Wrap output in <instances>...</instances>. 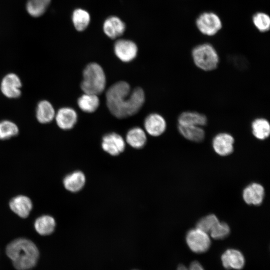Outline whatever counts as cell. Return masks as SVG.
I'll list each match as a JSON object with an SVG mask.
<instances>
[{
	"label": "cell",
	"mask_w": 270,
	"mask_h": 270,
	"mask_svg": "<svg viewBox=\"0 0 270 270\" xmlns=\"http://www.w3.org/2000/svg\"><path fill=\"white\" fill-rule=\"evenodd\" d=\"M264 196V187L258 183L248 186L243 190L242 197L248 204L258 206L262 202Z\"/></svg>",
	"instance_id": "obj_16"
},
{
	"label": "cell",
	"mask_w": 270,
	"mask_h": 270,
	"mask_svg": "<svg viewBox=\"0 0 270 270\" xmlns=\"http://www.w3.org/2000/svg\"><path fill=\"white\" fill-rule=\"evenodd\" d=\"M198 32L207 36H214L222 28V22L220 16L212 11L200 13L195 21Z\"/></svg>",
	"instance_id": "obj_5"
},
{
	"label": "cell",
	"mask_w": 270,
	"mask_h": 270,
	"mask_svg": "<svg viewBox=\"0 0 270 270\" xmlns=\"http://www.w3.org/2000/svg\"><path fill=\"white\" fill-rule=\"evenodd\" d=\"M56 222L54 218L48 215L38 217L34 222V228L40 235L46 236L52 234L55 228Z\"/></svg>",
	"instance_id": "obj_25"
},
{
	"label": "cell",
	"mask_w": 270,
	"mask_h": 270,
	"mask_svg": "<svg viewBox=\"0 0 270 270\" xmlns=\"http://www.w3.org/2000/svg\"><path fill=\"white\" fill-rule=\"evenodd\" d=\"M54 118L58 126L64 130L72 128L78 120L76 112L73 108L68 107L59 109Z\"/></svg>",
	"instance_id": "obj_14"
},
{
	"label": "cell",
	"mask_w": 270,
	"mask_h": 270,
	"mask_svg": "<svg viewBox=\"0 0 270 270\" xmlns=\"http://www.w3.org/2000/svg\"><path fill=\"white\" fill-rule=\"evenodd\" d=\"M186 242L190 249L198 254L206 252L211 244L208 234L196 228L188 232Z\"/></svg>",
	"instance_id": "obj_6"
},
{
	"label": "cell",
	"mask_w": 270,
	"mask_h": 270,
	"mask_svg": "<svg viewBox=\"0 0 270 270\" xmlns=\"http://www.w3.org/2000/svg\"><path fill=\"white\" fill-rule=\"evenodd\" d=\"M22 82L19 77L14 73L5 76L0 83V90L8 98H17L21 94Z\"/></svg>",
	"instance_id": "obj_9"
},
{
	"label": "cell",
	"mask_w": 270,
	"mask_h": 270,
	"mask_svg": "<svg viewBox=\"0 0 270 270\" xmlns=\"http://www.w3.org/2000/svg\"><path fill=\"white\" fill-rule=\"evenodd\" d=\"M144 100V93L141 88L136 87L131 90L130 84L124 81L113 84L106 92L107 106L112 114L118 118L136 114Z\"/></svg>",
	"instance_id": "obj_1"
},
{
	"label": "cell",
	"mask_w": 270,
	"mask_h": 270,
	"mask_svg": "<svg viewBox=\"0 0 270 270\" xmlns=\"http://www.w3.org/2000/svg\"><path fill=\"white\" fill-rule=\"evenodd\" d=\"M234 139L233 136L226 132H220L214 137L212 146L214 152L220 156H226L234 151Z\"/></svg>",
	"instance_id": "obj_8"
},
{
	"label": "cell",
	"mask_w": 270,
	"mask_h": 270,
	"mask_svg": "<svg viewBox=\"0 0 270 270\" xmlns=\"http://www.w3.org/2000/svg\"><path fill=\"white\" fill-rule=\"evenodd\" d=\"M126 141L130 146L134 148H142L146 142V134L140 128H132L126 134Z\"/></svg>",
	"instance_id": "obj_23"
},
{
	"label": "cell",
	"mask_w": 270,
	"mask_h": 270,
	"mask_svg": "<svg viewBox=\"0 0 270 270\" xmlns=\"http://www.w3.org/2000/svg\"><path fill=\"white\" fill-rule=\"evenodd\" d=\"M55 114L54 108L48 101L43 100L38 104L36 110V117L40 123H49L54 118Z\"/></svg>",
	"instance_id": "obj_21"
},
{
	"label": "cell",
	"mask_w": 270,
	"mask_h": 270,
	"mask_svg": "<svg viewBox=\"0 0 270 270\" xmlns=\"http://www.w3.org/2000/svg\"><path fill=\"white\" fill-rule=\"evenodd\" d=\"M178 124L196 126L204 127L208 124V119L204 114L192 110L182 112L178 118Z\"/></svg>",
	"instance_id": "obj_15"
},
{
	"label": "cell",
	"mask_w": 270,
	"mask_h": 270,
	"mask_svg": "<svg viewBox=\"0 0 270 270\" xmlns=\"http://www.w3.org/2000/svg\"><path fill=\"white\" fill-rule=\"evenodd\" d=\"M18 128L14 122L4 120L0 122V140H4L16 136Z\"/></svg>",
	"instance_id": "obj_28"
},
{
	"label": "cell",
	"mask_w": 270,
	"mask_h": 270,
	"mask_svg": "<svg viewBox=\"0 0 270 270\" xmlns=\"http://www.w3.org/2000/svg\"><path fill=\"white\" fill-rule=\"evenodd\" d=\"M78 104L83 112L92 113L98 109L100 100L96 94L84 93L78 98Z\"/></svg>",
	"instance_id": "obj_24"
},
{
	"label": "cell",
	"mask_w": 270,
	"mask_h": 270,
	"mask_svg": "<svg viewBox=\"0 0 270 270\" xmlns=\"http://www.w3.org/2000/svg\"><path fill=\"white\" fill-rule=\"evenodd\" d=\"M72 20L75 29L78 32H83L90 25L91 17L86 10L77 8L72 12Z\"/></svg>",
	"instance_id": "obj_22"
},
{
	"label": "cell",
	"mask_w": 270,
	"mask_h": 270,
	"mask_svg": "<svg viewBox=\"0 0 270 270\" xmlns=\"http://www.w3.org/2000/svg\"><path fill=\"white\" fill-rule=\"evenodd\" d=\"M230 233V228L228 224L220 221L212 229L209 234L215 240H222L226 238Z\"/></svg>",
	"instance_id": "obj_29"
},
{
	"label": "cell",
	"mask_w": 270,
	"mask_h": 270,
	"mask_svg": "<svg viewBox=\"0 0 270 270\" xmlns=\"http://www.w3.org/2000/svg\"><path fill=\"white\" fill-rule=\"evenodd\" d=\"M6 253L18 270H28L36 264L39 252L35 244L26 238L14 240L6 246Z\"/></svg>",
	"instance_id": "obj_2"
},
{
	"label": "cell",
	"mask_w": 270,
	"mask_h": 270,
	"mask_svg": "<svg viewBox=\"0 0 270 270\" xmlns=\"http://www.w3.org/2000/svg\"><path fill=\"white\" fill-rule=\"evenodd\" d=\"M224 267L228 270H241L245 264V258L242 254L236 249H228L221 256Z\"/></svg>",
	"instance_id": "obj_13"
},
{
	"label": "cell",
	"mask_w": 270,
	"mask_h": 270,
	"mask_svg": "<svg viewBox=\"0 0 270 270\" xmlns=\"http://www.w3.org/2000/svg\"><path fill=\"white\" fill-rule=\"evenodd\" d=\"M194 65L204 72H212L217 68L220 63V56L214 46L204 42L194 46L191 52Z\"/></svg>",
	"instance_id": "obj_3"
},
{
	"label": "cell",
	"mask_w": 270,
	"mask_h": 270,
	"mask_svg": "<svg viewBox=\"0 0 270 270\" xmlns=\"http://www.w3.org/2000/svg\"><path fill=\"white\" fill-rule=\"evenodd\" d=\"M144 127L146 132L150 136H158L166 130V122L164 118L157 113L148 115L144 121Z\"/></svg>",
	"instance_id": "obj_12"
},
{
	"label": "cell",
	"mask_w": 270,
	"mask_h": 270,
	"mask_svg": "<svg viewBox=\"0 0 270 270\" xmlns=\"http://www.w3.org/2000/svg\"><path fill=\"white\" fill-rule=\"evenodd\" d=\"M177 270H189L188 268H186L183 264H180L178 266Z\"/></svg>",
	"instance_id": "obj_32"
},
{
	"label": "cell",
	"mask_w": 270,
	"mask_h": 270,
	"mask_svg": "<svg viewBox=\"0 0 270 270\" xmlns=\"http://www.w3.org/2000/svg\"><path fill=\"white\" fill-rule=\"evenodd\" d=\"M10 207L18 216L22 218H26L29 215L32 204L31 200L28 197L18 196L10 200Z\"/></svg>",
	"instance_id": "obj_17"
},
{
	"label": "cell",
	"mask_w": 270,
	"mask_h": 270,
	"mask_svg": "<svg viewBox=\"0 0 270 270\" xmlns=\"http://www.w3.org/2000/svg\"><path fill=\"white\" fill-rule=\"evenodd\" d=\"M254 28L260 32L265 33L270 30V16L266 12H258L252 16Z\"/></svg>",
	"instance_id": "obj_27"
},
{
	"label": "cell",
	"mask_w": 270,
	"mask_h": 270,
	"mask_svg": "<svg viewBox=\"0 0 270 270\" xmlns=\"http://www.w3.org/2000/svg\"><path fill=\"white\" fill-rule=\"evenodd\" d=\"M86 177L80 171H75L65 176L63 180L64 188L71 192H77L84 186Z\"/></svg>",
	"instance_id": "obj_20"
},
{
	"label": "cell",
	"mask_w": 270,
	"mask_h": 270,
	"mask_svg": "<svg viewBox=\"0 0 270 270\" xmlns=\"http://www.w3.org/2000/svg\"><path fill=\"white\" fill-rule=\"evenodd\" d=\"M189 270H204L202 264L197 261L192 262L188 268Z\"/></svg>",
	"instance_id": "obj_31"
},
{
	"label": "cell",
	"mask_w": 270,
	"mask_h": 270,
	"mask_svg": "<svg viewBox=\"0 0 270 270\" xmlns=\"http://www.w3.org/2000/svg\"><path fill=\"white\" fill-rule=\"evenodd\" d=\"M126 29L125 23L121 18L116 16H111L107 18L102 24L104 34L111 39H116L122 36Z\"/></svg>",
	"instance_id": "obj_11"
},
{
	"label": "cell",
	"mask_w": 270,
	"mask_h": 270,
	"mask_svg": "<svg viewBox=\"0 0 270 270\" xmlns=\"http://www.w3.org/2000/svg\"><path fill=\"white\" fill-rule=\"evenodd\" d=\"M51 0H28L26 8L30 15L33 17H39L46 12Z\"/></svg>",
	"instance_id": "obj_26"
},
{
	"label": "cell",
	"mask_w": 270,
	"mask_h": 270,
	"mask_svg": "<svg viewBox=\"0 0 270 270\" xmlns=\"http://www.w3.org/2000/svg\"><path fill=\"white\" fill-rule=\"evenodd\" d=\"M125 142L120 134L112 132L106 134L102 138V146L104 151L116 156L122 153L125 148Z\"/></svg>",
	"instance_id": "obj_10"
},
{
	"label": "cell",
	"mask_w": 270,
	"mask_h": 270,
	"mask_svg": "<svg viewBox=\"0 0 270 270\" xmlns=\"http://www.w3.org/2000/svg\"><path fill=\"white\" fill-rule=\"evenodd\" d=\"M219 222L214 214L208 215L201 218L196 224V228L208 234L214 226Z\"/></svg>",
	"instance_id": "obj_30"
},
{
	"label": "cell",
	"mask_w": 270,
	"mask_h": 270,
	"mask_svg": "<svg viewBox=\"0 0 270 270\" xmlns=\"http://www.w3.org/2000/svg\"><path fill=\"white\" fill-rule=\"evenodd\" d=\"M114 48L116 56L121 61L125 62L134 60L138 52L136 44L126 39L118 40L114 43Z\"/></svg>",
	"instance_id": "obj_7"
},
{
	"label": "cell",
	"mask_w": 270,
	"mask_h": 270,
	"mask_svg": "<svg viewBox=\"0 0 270 270\" xmlns=\"http://www.w3.org/2000/svg\"><path fill=\"white\" fill-rule=\"evenodd\" d=\"M80 88L84 93L98 95L105 89L106 77L102 67L98 64L91 62L84 68Z\"/></svg>",
	"instance_id": "obj_4"
},
{
	"label": "cell",
	"mask_w": 270,
	"mask_h": 270,
	"mask_svg": "<svg viewBox=\"0 0 270 270\" xmlns=\"http://www.w3.org/2000/svg\"><path fill=\"white\" fill-rule=\"evenodd\" d=\"M252 132L258 140H264L270 136V122L264 118L258 117L252 122Z\"/></svg>",
	"instance_id": "obj_19"
},
{
	"label": "cell",
	"mask_w": 270,
	"mask_h": 270,
	"mask_svg": "<svg viewBox=\"0 0 270 270\" xmlns=\"http://www.w3.org/2000/svg\"><path fill=\"white\" fill-rule=\"evenodd\" d=\"M177 128L180 134L188 140L195 142H200L205 138L206 132L203 127L178 124Z\"/></svg>",
	"instance_id": "obj_18"
}]
</instances>
